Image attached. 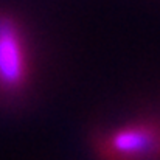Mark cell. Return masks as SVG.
I'll return each mask as SVG.
<instances>
[{
	"label": "cell",
	"mask_w": 160,
	"mask_h": 160,
	"mask_svg": "<svg viewBox=\"0 0 160 160\" xmlns=\"http://www.w3.org/2000/svg\"><path fill=\"white\" fill-rule=\"evenodd\" d=\"M27 75V56L16 23L0 17V84L17 87Z\"/></svg>",
	"instance_id": "cell-1"
},
{
	"label": "cell",
	"mask_w": 160,
	"mask_h": 160,
	"mask_svg": "<svg viewBox=\"0 0 160 160\" xmlns=\"http://www.w3.org/2000/svg\"><path fill=\"white\" fill-rule=\"evenodd\" d=\"M157 146L156 132L145 124L128 126L117 131L110 138V148L124 157H140L152 152Z\"/></svg>",
	"instance_id": "cell-2"
}]
</instances>
